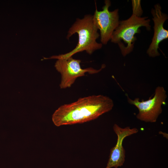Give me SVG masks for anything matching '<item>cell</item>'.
I'll use <instances>...</instances> for the list:
<instances>
[{"label":"cell","instance_id":"obj_1","mask_svg":"<svg viewBox=\"0 0 168 168\" xmlns=\"http://www.w3.org/2000/svg\"><path fill=\"white\" fill-rule=\"evenodd\" d=\"M114 105L112 99L103 95L81 98L59 107L52 115V120L57 126L82 124L109 112Z\"/></svg>","mask_w":168,"mask_h":168},{"label":"cell","instance_id":"obj_2","mask_svg":"<svg viewBox=\"0 0 168 168\" xmlns=\"http://www.w3.org/2000/svg\"><path fill=\"white\" fill-rule=\"evenodd\" d=\"M98 30L94 21L93 15H86L82 19H76L75 22L69 28L66 37L68 39L73 34H77L78 41L75 48L68 53L52 56L45 59L66 58L83 51H86L89 54H92L102 47L101 43L96 41V40L100 36Z\"/></svg>","mask_w":168,"mask_h":168},{"label":"cell","instance_id":"obj_3","mask_svg":"<svg viewBox=\"0 0 168 168\" xmlns=\"http://www.w3.org/2000/svg\"><path fill=\"white\" fill-rule=\"evenodd\" d=\"M150 20L147 17H139L132 14L128 19L120 21L111 38L112 42L118 44L123 56L132 52L137 40L135 35L140 32V28L145 27L151 29Z\"/></svg>","mask_w":168,"mask_h":168},{"label":"cell","instance_id":"obj_4","mask_svg":"<svg viewBox=\"0 0 168 168\" xmlns=\"http://www.w3.org/2000/svg\"><path fill=\"white\" fill-rule=\"evenodd\" d=\"M167 97L163 86H158L155 90L153 97L147 100L140 101L137 98L132 100L127 96L128 102L135 106L138 110L136 115L138 119L146 122L155 123L162 113V105L166 104Z\"/></svg>","mask_w":168,"mask_h":168},{"label":"cell","instance_id":"obj_5","mask_svg":"<svg viewBox=\"0 0 168 168\" xmlns=\"http://www.w3.org/2000/svg\"><path fill=\"white\" fill-rule=\"evenodd\" d=\"M81 62L80 60L74 59L72 57L58 59L55 63V67L61 75L59 84L61 89L70 87L77 78L85 76L86 73L91 74H96L105 67V65L103 64L99 69L91 67L83 69L81 67Z\"/></svg>","mask_w":168,"mask_h":168},{"label":"cell","instance_id":"obj_6","mask_svg":"<svg viewBox=\"0 0 168 168\" xmlns=\"http://www.w3.org/2000/svg\"><path fill=\"white\" fill-rule=\"evenodd\" d=\"M105 4L102 10L98 11L96 3V9L93 19L100 30L101 44H106L110 40L112 34L119 26L120 21L119 9H117L113 11L109 10L111 4L110 0H105Z\"/></svg>","mask_w":168,"mask_h":168},{"label":"cell","instance_id":"obj_7","mask_svg":"<svg viewBox=\"0 0 168 168\" xmlns=\"http://www.w3.org/2000/svg\"><path fill=\"white\" fill-rule=\"evenodd\" d=\"M151 12L154 23V33L152 42L147 50V53L149 57H155L160 55L158 49L160 43L168 38V30L163 27L165 22L168 19V16L162 12L161 6L159 4L154 5V8L152 9Z\"/></svg>","mask_w":168,"mask_h":168},{"label":"cell","instance_id":"obj_8","mask_svg":"<svg viewBox=\"0 0 168 168\" xmlns=\"http://www.w3.org/2000/svg\"><path fill=\"white\" fill-rule=\"evenodd\" d=\"M113 128L117 136V140L115 145L110 150L109 159L105 168H117L123 165L125 157V151L123 146V140L127 137L136 133L138 131L136 128H131L129 126L122 128L116 124H114Z\"/></svg>","mask_w":168,"mask_h":168},{"label":"cell","instance_id":"obj_9","mask_svg":"<svg viewBox=\"0 0 168 168\" xmlns=\"http://www.w3.org/2000/svg\"><path fill=\"white\" fill-rule=\"evenodd\" d=\"M133 14L137 16L141 17L143 13L141 5L140 0H133L132 1Z\"/></svg>","mask_w":168,"mask_h":168}]
</instances>
